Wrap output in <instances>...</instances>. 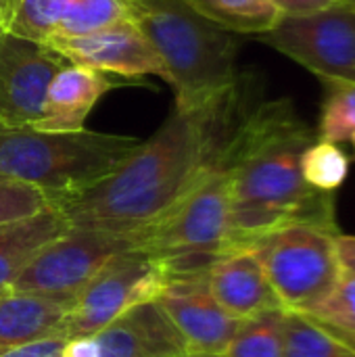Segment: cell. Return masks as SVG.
I'll return each instance as SVG.
<instances>
[{
	"label": "cell",
	"instance_id": "obj_13",
	"mask_svg": "<svg viewBox=\"0 0 355 357\" xmlns=\"http://www.w3.org/2000/svg\"><path fill=\"white\" fill-rule=\"evenodd\" d=\"M123 86H144V82L69 63L52 77L42 115L33 128L42 132H82L94 105L107 92Z\"/></svg>",
	"mask_w": 355,
	"mask_h": 357
},
{
	"label": "cell",
	"instance_id": "obj_4",
	"mask_svg": "<svg viewBox=\"0 0 355 357\" xmlns=\"http://www.w3.org/2000/svg\"><path fill=\"white\" fill-rule=\"evenodd\" d=\"M142 144L105 132H42L0 126V176L27 182L52 201L75 195L113 174Z\"/></svg>",
	"mask_w": 355,
	"mask_h": 357
},
{
	"label": "cell",
	"instance_id": "obj_28",
	"mask_svg": "<svg viewBox=\"0 0 355 357\" xmlns=\"http://www.w3.org/2000/svg\"><path fill=\"white\" fill-rule=\"evenodd\" d=\"M282 15H308L328 6L339 4L341 0H272Z\"/></svg>",
	"mask_w": 355,
	"mask_h": 357
},
{
	"label": "cell",
	"instance_id": "obj_22",
	"mask_svg": "<svg viewBox=\"0 0 355 357\" xmlns=\"http://www.w3.org/2000/svg\"><path fill=\"white\" fill-rule=\"evenodd\" d=\"M316 140L341 144L355 134V82L326 79Z\"/></svg>",
	"mask_w": 355,
	"mask_h": 357
},
{
	"label": "cell",
	"instance_id": "obj_14",
	"mask_svg": "<svg viewBox=\"0 0 355 357\" xmlns=\"http://www.w3.org/2000/svg\"><path fill=\"white\" fill-rule=\"evenodd\" d=\"M92 337L98 357H176L188 351L157 301L136 305Z\"/></svg>",
	"mask_w": 355,
	"mask_h": 357
},
{
	"label": "cell",
	"instance_id": "obj_9",
	"mask_svg": "<svg viewBox=\"0 0 355 357\" xmlns=\"http://www.w3.org/2000/svg\"><path fill=\"white\" fill-rule=\"evenodd\" d=\"M257 40L299 63L322 82H355V8L343 0L308 15H282Z\"/></svg>",
	"mask_w": 355,
	"mask_h": 357
},
{
	"label": "cell",
	"instance_id": "obj_18",
	"mask_svg": "<svg viewBox=\"0 0 355 357\" xmlns=\"http://www.w3.org/2000/svg\"><path fill=\"white\" fill-rule=\"evenodd\" d=\"M199 15L230 33H266L282 17L272 0H186Z\"/></svg>",
	"mask_w": 355,
	"mask_h": 357
},
{
	"label": "cell",
	"instance_id": "obj_16",
	"mask_svg": "<svg viewBox=\"0 0 355 357\" xmlns=\"http://www.w3.org/2000/svg\"><path fill=\"white\" fill-rule=\"evenodd\" d=\"M73 297L6 291L0 295V356L48 339H67Z\"/></svg>",
	"mask_w": 355,
	"mask_h": 357
},
{
	"label": "cell",
	"instance_id": "obj_15",
	"mask_svg": "<svg viewBox=\"0 0 355 357\" xmlns=\"http://www.w3.org/2000/svg\"><path fill=\"white\" fill-rule=\"evenodd\" d=\"M207 284L216 301L239 320L282 307L251 249L220 255L209 268Z\"/></svg>",
	"mask_w": 355,
	"mask_h": 357
},
{
	"label": "cell",
	"instance_id": "obj_8",
	"mask_svg": "<svg viewBox=\"0 0 355 357\" xmlns=\"http://www.w3.org/2000/svg\"><path fill=\"white\" fill-rule=\"evenodd\" d=\"M142 234L69 228L48 243L8 291L46 297H75L115 257L142 249Z\"/></svg>",
	"mask_w": 355,
	"mask_h": 357
},
{
	"label": "cell",
	"instance_id": "obj_7",
	"mask_svg": "<svg viewBox=\"0 0 355 357\" xmlns=\"http://www.w3.org/2000/svg\"><path fill=\"white\" fill-rule=\"evenodd\" d=\"M167 280V261L153 251L136 249L115 257L73 297L67 339L92 337L136 305L157 301Z\"/></svg>",
	"mask_w": 355,
	"mask_h": 357
},
{
	"label": "cell",
	"instance_id": "obj_19",
	"mask_svg": "<svg viewBox=\"0 0 355 357\" xmlns=\"http://www.w3.org/2000/svg\"><path fill=\"white\" fill-rule=\"evenodd\" d=\"M75 0H0L6 33L46 42Z\"/></svg>",
	"mask_w": 355,
	"mask_h": 357
},
{
	"label": "cell",
	"instance_id": "obj_5",
	"mask_svg": "<svg viewBox=\"0 0 355 357\" xmlns=\"http://www.w3.org/2000/svg\"><path fill=\"white\" fill-rule=\"evenodd\" d=\"M337 234L339 228L289 224L249 247L259 259L282 310L308 314L335 291L343 278L335 245Z\"/></svg>",
	"mask_w": 355,
	"mask_h": 357
},
{
	"label": "cell",
	"instance_id": "obj_23",
	"mask_svg": "<svg viewBox=\"0 0 355 357\" xmlns=\"http://www.w3.org/2000/svg\"><path fill=\"white\" fill-rule=\"evenodd\" d=\"M282 357H355V347L343 343L308 316L287 312Z\"/></svg>",
	"mask_w": 355,
	"mask_h": 357
},
{
	"label": "cell",
	"instance_id": "obj_17",
	"mask_svg": "<svg viewBox=\"0 0 355 357\" xmlns=\"http://www.w3.org/2000/svg\"><path fill=\"white\" fill-rule=\"evenodd\" d=\"M69 222L52 207L40 215L0 226V295L52 241L69 232Z\"/></svg>",
	"mask_w": 355,
	"mask_h": 357
},
{
	"label": "cell",
	"instance_id": "obj_33",
	"mask_svg": "<svg viewBox=\"0 0 355 357\" xmlns=\"http://www.w3.org/2000/svg\"><path fill=\"white\" fill-rule=\"evenodd\" d=\"M343 2H345V4H349L352 8H355V0H343Z\"/></svg>",
	"mask_w": 355,
	"mask_h": 357
},
{
	"label": "cell",
	"instance_id": "obj_3",
	"mask_svg": "<svg viewBox=\"0 0 355 357\" xmlns=\"http://www.w3.org/2000/svg\"><path fill=\"white\" fill-rule=\"evenodd\" d=\"M130 4L134 23L167 67L174 107H197L239 77L236 33L207 21L186 0H130Z\"/></svg>",
	"mask_w": 355,
	"mask_h": 357
},
{
	"label": "cell",
	"instance_id": "obj_6",
	"mask_svg": "<svg viewBox=\"0 0 355 357\" xmlns=\"http://www.w3.org/2000/svg\"><path fill=\"white\" fill-rule=\"evenodd\" d=\"M142 249L165 259L218 257L230 249V180L220 165L207 172L153 228Z\"/></svg>",
	"mask_w": 355,
	"mask_h": 357
},
{
	"label": "cell",
	"instance_id": "obj_12",
	"mask_svg": "<svg viewBox=\"0 0 355 357\" xmlns=\"http://www.w3.org/2000/svg\"><path fill=\"white\" fill-rule=\"evenodd\" d=\"M46 44L61 52L71 65H82L132 79L157 75L169 84V73L161 54L153 48L134 21L86 36L48 38Z\"/></svg>",
	"mask_w": 355,
	"mask_h": 357
},
{
	"label": "cell",
	"instance_id": "obj_25",
	"mask_svg": "<svg viewBox=\"0 0 355 357\" xmlns=\"http://www.w3.org/2000/svg\"><path fill=\"white\" fill-rule=\"evenodd\" d=\"M318 326L355 347V278L343 272L335 291L312 312L303 314Z\"/></svg>",
	"mask_w": 355,
	"mask_h": 357
},
{
	"label": "cell",
	"instance_id": "obj_11",
	"mask_svg": "<svg viewBox=\"0 0 355 357\" xmlns=\"http://www.w3.org/2000/svg\"><path fill=\"white\" fill-rule=\"evenodd\" d=\"M207 274L169 276L157 303L184 339L188 351L224 356L243 320L230 316L216 301Z\"/></svg>",
	"mask_w": 355,
	"mask_h": 357
},
{
	"label": "cell",
	"instance_id": "obj_34",
	"mask_svg": "<svg viewBox=\"0 0 355 357\" xmlns=\"http://www.w3.org/2000/svg\"><path fill=\"white\" fill-rule=\"evenodd\" d=\"M349 142H352V146H354V153H355V134L352 136V140H349Z\"/></svg>",
	"mask_w": 355,
	"mask_h": 357
},
{
	"label": "cell",
	"instance_id": "obj_31",
	"mask_svg": "<svg viewBox=\"0 0 355 357\" xmlns=\"http://www.w3.org/2000/svg\"><path fill=\"white\" fill-rule=\"evenodd\" d=\"M176 357H226V356H218V354H192V351H186V354H182V356H176Z\"/></svg>",
	"mask_w": 355,
	"mask_h": 357
},
{
	"label": "cell",
	"instance_id": "obj_20",
	"mask_svg": "<svg viewBox=\"0 0 355 357\" xmlns=\"http://www.w3.org/2000/svg\"><path fill=\"white\" fill-rule=\"evenodd\" d=\"M285 316L287 310L276 307L243 320L226 357H282L285 354Z\"/></svg>",
	"mask_w": 355,
	"mask_h": 357
},
{
	"label": "cell",
	"instance_id": "obj_29",
	"mask_svg": "<svg viewBox=\"0 0 355 357\" xmlns=\"http://www.w3.org/2000/svg\"><path fill=\"white\" fill-rule=\"evenodd\" d=\"M335 245H337V255H339L343 272L355 278V234L339 232L335 238Z\"/></svg>",
	"mask_w": 355,
	"mask_h": 357
},
{
	"label": "cell",
	"instance_id": "obj_10",
	"mask_svg": "<svg viewBox=\"0 0 355 357\" xmlns=\"http://www.w3.org/2000/svg\"><path fill=\"white\" fill-rule=\"evenodd\" d=\"M67 65L69 61L50 44L4 31L0 36V126L33 128L52 77Z\"/></svg>",
	"mask_w": 355,
	"mask_h": 357
},
{
	"label": "cell",
	"instance_id": "obj_21",
	"mask_svg": "<svg viewBox=\"0 0 355 357\" xmlns=\"http://www.w3.org/2000/svg\"><path fill=\"white\" fill-rule=\"evenodd\" d=\"M128 21H134L130 0H75L50 38L86 36Z\"/></svg>",
	"mask_w": 355,
	"mask_h": 357
},
{
	"label": "cell",
	"instance_id": "obj_27",
	"mask_svg": "<svg viewBox=\"0 0 355 357\" xmlns=\"http://www.w3.org/2000/svg\"><path fill=\"white\" fill-rule=\"evenodd\" d=\"M67 339H48L40 343H31L13 351H6L0 357H63Z\"/></svg>",
	"mask_w": 355,
	"mask_h": 357
},
{
	"label": "cell",
	"instance_id": "obj_2",
	"mask_svg": "<svg viewBox=\"0 0 355 357\" xmlns=\"http://www.w3.org/2000/svg\"><path fill=\"white\" fill-rule=\"evenodd\" d=\"M316 130L293 100H262L230 140L220 167L230 180V251L249 249L289 224L337 228L335 192L314 190L301 157Z\"/></svg>",
	"mask_w": 355,
	"mask_h": 357
},
{
	"label": "cell",
	"instance_id": "obj_32",
	"mask_svg": "<svg viewBox=\"0 0 355 357\" xmlns=\"http://www.w3.org/2000/svg\"><path fill=\"white\" fill-rule=\"evenodd\" d=\"M4 33V25H2V13H0V36Z\"/></svg>",
	"mask_w": 355,
	"mask_h": 357
},
{
	"label": "cell",
	"instance_id": "obj_1",
	"mask_svg": "<svg viewBox=\"0 0 355 357\" xmlns=\"http://www.w3.org/2000/svg\"><path fill=\"white\" fill-rule=\"evenodd\" d=\"M259 102V82L239 73L213 98L190 109L174 107L163 126L113 174L54 199L52 207L71 228L142 234L222 163L230 140Z\"/></svg>",
	"mask_w": 355,
	"mask_h": 357
},
{
	"label": "cell",
	"instance_id": "obj_26",
	"mask_svg": "<svg viewBox=\"0 0 355 357\" xmlns=\"http://www.w3.org/2000/svg\"><path fill=\"white\" fill-rule=\"evenodd\" d=\"M48 209H52V199L44 190L0 176V226L40 215Z\"/></svg>",
	"mask_w": 355,
	"mask_h": 357
},
{
	"label": "cell",
	"instance_id": "obj_30",
	"mask_svg": "<svg viewBox=\"0 0 355 357\" xmlns=\"http://www.w3.org/2000/svg\"><path fill=\"white\" fill-rule=\"evenodd\" d=\"M63 357H98V347L94 337H75L67 339Z\"/></svg>",
	"mask_w": 355,
	"mask_h": 357
},
{
	"label": "cell",
	"instance_id": "obj_24",
	"mask_svg": "<svg viewBox=\"0 0 355 357\" xmlns=\"http://www.w3.org/2000/svg\"><path fill=\"white\" fill-rule=\"evenodd\" d=\"M301 174L314 190L335 192L349 176V157L339 144L314 140L301 157Z\"/></svg>",
	"mask_w": 355,
	"mask_h": 357
}]
</instances>
